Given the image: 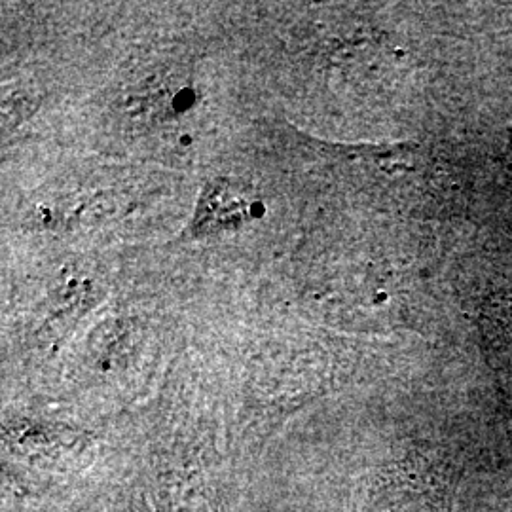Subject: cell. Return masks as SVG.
Here are the masks:
<instances>
[{"label":"cell","instance_id":"obj_1","mask_svg":"<svg viewBox=\"0 0 512 512\" xmlns=\"http://www.w3.org/2000/svg\"><path fill=\"white\" fill-rule=\"evenodd\" d=\"M509 160H511V167H512V129H511V141H509Z\"/></svg>","mask_w":512,"mask_h":512}]
</instances>
